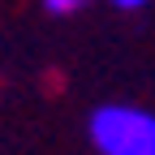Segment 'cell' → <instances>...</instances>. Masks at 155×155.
<instances>
[{"label":"cell","instance_id":"obj_1","mask_svg":"<svg viewBox=\"0 0 155 155\" xmlns=\"http://www.w3.org/2000/svg\"><path fill=\"white\" fill-rule=\"evenodd\" d=\"M86 138L99 155H155V112L138 104H99L86 116Z\"/></svg>","mask_w":155,"mask_h":155},{"label":"cell","instance_id":"obj_2","mask_svg":"<svg viewBox=\"0 0 155 155\" xmlns=\"http://www.w3.org/2000/svg\"><path fill=\"white\" fill-rule=\"evenodd\" d=\"M91 5V0H43V9L52 13V17H69V13H82Z\"/></svg>","mask_w":155,"mask_h":155},{"label":"cell","instance_id":"obj_3","mask_svg":"<svg viewBox=\"0 0 155 155\" xmlns=\"http://www.w3.org/2000/svg\"><path fill=\"white\" fill-rule=\"evenodd\" d=\"M108 5H116V9H142L147 0H108Z\"/></svg>","mask_w":155,"mask_h":155}]
</instances>
